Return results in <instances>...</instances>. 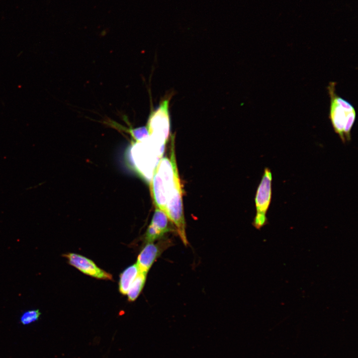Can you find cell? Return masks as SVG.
Here are the masks:
<instances>
[{
	"label": "cell",
	"mask_w": 358,
	"mask_h": 358,
	"mask_svg": "<svg viewBox=\"0 0 358 358\" xmlns=\"http://www.w3.org/2000/svg\"><path fill=\"white\" fill-rule=\"evenodd\" d=\"M172 139L170 158H161L150 181L152 196L156 207L164 211L171 190L177 179L179 178L176 160L174 136Z\"/></svg>",
	"instance_id": "obj_1"
},
{
	"label": "cell",
	"mask_w": 358,
	"mask_h": 358,
	"mask_svg": "<svg viewBox=\"0 0 358 358\" xmlns=\"http://www.w3.org/2000/svg\"><path fill=\"white\" fill-rule=\"evenodd\" d=\"M165 148V146L158 144L148 136L131 145L128 153V158L139 174L150 182Z\"/></svg>",
	"instance_id": "obj_2"
},
{
	"label": "cell",
	"mask_w": 358,
	"mask_h": 358,
	"mask_svg": "<svg viewBox=\"0 0 358 358\" xmlns=\"http://www.w3.org/2000/svg\"><path fill=\"white\" fill-rule=\"evenodd\" d=\"M170 97H167L162 100L159 105L151 112L146 126L149 137L164 146L170 135Z\"/></svg>",
	"instance_id": "obj_3"
},
{
	"label": "cell",
	"mask_w": 358,
	"mask_h": 358,
	"mask_svg": "<svg viewBox=\"0 0 358 358\" xmlns=\"http://www.w3.org/2000/svg\"><path fill=\"white\" fill-rule=\"evenodd\" d=\"M165 212L173 223L182 243L187 246L188 242L185 232V222L183 211L182 191L179 178L177 179L168 197Z\"/></svg>",
	"instance_id": "obj_4"
},
{
	"label": "cell",
	"mask_w": 358,
	"mask_h": 358,
	"mask_svg": "<svg viewBox=\"0 0 358 358\" xmlns=\"http://www.w3.org/2000/svg\"><path fill=\"white\" fill-rule=\"evenodd\" d=\"M272 174L270 170L266 168L257 190L255 196L256 215L253 225L260 230L268 223L267 213L270 204L272 195Z\"/></svg>",
	"instance_id": "obj_5"
},
{
	"label": "cell",
	"mask_w": 358,
	"mask_h": 358,
	"mask_svg": "<svg viewBox=\"0 0 358 358\" xmlns=\"http://www.w3.org/2000/svg\"><path fill=\"white\" fill-rule=\"evenodd\" d=\"M173 245L172 239L167 237L158 240L157 243H146L137 260L136 265L139 271L147 273L156 260Z\"/></svg>",
	"instance_id": "obj_6"
},
{
	"label": "cell",
	"mask_w": 358,
	"mask_h": 358,
	"mask_svg": "<svg viewBox=\"0 0 358 358\" xmlns=\"http://www.w3.org/2000/svg\"><path fill=\"white\" fill-rule=\"evenodd\" d=\"M69 264L76 268L83 273L99 279L111 280L112 275L99 268L91 260L74 253L63 255Z\"/></svg>",
	"instance_id": "obj_7"
},
{
	"label": "cell",
	"mask_w": 358,
	"mask_h": 358,
	"mask_svg": "<svg viewBox=\"0 0 358 358\" xmlns=\"http://www.w3.org/2000/svg\"><path fill=\"white\" fill-rule=\"evenodd\" d=\"M170 222L165 212L156 207L144 235L145 243L154 242L166 237L165 235L173 231Z\"/></svg>",
	"instance_id": "obj_8"
},
{
	"label": "cell",
	"mask_w": 358,
	"mask_h": 358,
	"mask_svg": "<svg viewBox=\"0 0 358 358\" xmlns=\"http://www.w3.org/2000/svg\"><path fill=\"white\" fill-rule=\"evenodd\" d=\"M330 97L329 118L335 132L337 133L345 143L346 140L344 135V129L348 114L355 110L354 107H346L338 103L332 95Z\"/></svg>",
	"instance_id": "obj_9"
},
{
	"label": "cell",
	"mask_w": 358,
	"mask_h": 358,
	"mask_svg": "<svg viewBox=\"0 0 358 358\" xmlns=\"http://www.w3.org/2000/svg\"><path fill=\"white\" fill-rule=\"evenodd\" d=\"M139 272V270L137 265L135 264L127 268L120 274L119 281V290L121 294L123 295L127 294L131 283Z\"/></svg>",
	"instance_id": "obj_10"
},
{
	"label": "cell",
	"mask_w": 358,
	"mask_h": 358,
	"mask_svg": "<svg viewBox=\"0 0 358 358\" xmlns=\"http://www.w3.org/2000/svg\"><path fill=\"white\" fill-rule=\"evenodd\" d=\"M147 273L139 271L127 292L128 299L133 301L138 297L142 290L146 282Z\"/></svg>",
	"instance_id": "obj_11"
},
{
	"label": "cell",
	"mask_w": 358,
	"mask_h": 358,
	"mask_svg": "<svg viewBox=\"0 0 358 358\" xmlns=\"http://www.w3.org/2000/svg\"><path fill=\"white\" fill-rule=\"evenodd\" d=\"M41 313L39 309L29 310L22 313L20 318V323L27 325L38 321Z\"/></svg>",
	"instance_id": "obj_12"
},
{
	"label": "cell",
	"mask_w": 358,
	"mask_h": 358,
	"mask_svg": "<svg viewBox=\"0 0 358 358\" xmlns=\"http://www.w3.org/2000/svg\"><path fill=\"white\" fill-rule=\"evenodd\" d=\"M356 112L354 110L350 112L347 117L344 129V135L346 141H350L351 139V132L356 120Z\"/></svg>",
	"instance_id": "obj_13"
},
{
	"label": "cell",
	"mask_w": 358,
	"mask_h": 358,
	"mask_svg": "<svg viewBox=\"0 0 358 358\" xmlns=\"http://www.w3.org/2000/svg\"><path fill=\"white\" fill-rule=\"evenodd\" d=\"M129 132L136 142L142 141L149 136V133L146 126L130 129Z\"/></svg>",
	"instance_id": "obj_14"
}]
</instances>
